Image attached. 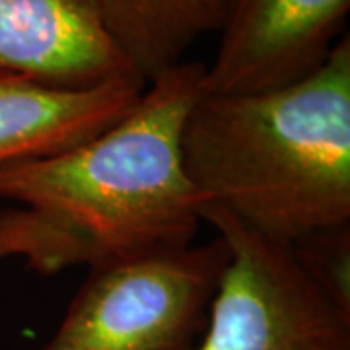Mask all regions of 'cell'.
Wrapping results in <instances>:
<instances>
[{
  "label": "cell",
  "mask_w": 350,
  "mask_h": 350,
  "mask_svg": "<svg viewBox=\"0 0 350 350\" xmlns=\"http://www.w3.org/2000/svg\"><path fill=\"white\" fill-rule=\"evenodd\" d=\"M144 88L138 76L66 90L0 75V165L49 156L100 135L135 107Z\"/></svg>",
  "instance_id": "7"
},
{
  "label": "cell",
  "mask_w": 350,
  "mask_h": 350,
  "mask_svg": "<svg viewBox=\"0 0 350 350\" xmlns=\"http://www.w3.org/2000/svg\"><path fill=\"white\" fill-rule=\"evenodd\" d=\"M115 47L146 84L220 31L234 0H96Z\"/></svg>",
  "instance_id": "8"
},
{
  "label": "cell",
  "mask_w": 350,
  "mask_h": 350,
  "mask_svg": "<svg viewBox=\"0 0 350 350\" xmlns=\"http://www.w3.org/2000/svg\"><path fill=\"white\" fill-rule=\"evenodd\" d=\"M290 251L313 284L350 315V224L315 232Z\"/></svg>",
  "instance_id": "9"
},
{
  "label": "cell",
  "mask_w": 350,
  "mask_h": 350,
  "mask_svg": "<svg viewBox=\"0 0 350 350\" xmlns=\"http://www.w3.org/2000/svg\"><path fill=\"white\" fill-rule=\"evenodd\" d=\"M0 75L66 90L138 76L96 0H0Z\"/></svg>",
  "instance_id": "6"
},
{
  "label": "cell",
  "mask_w": 350,
  "mask_h": 350,
  "mask_svg": "<svg viewBox=\"0 0 350 350\" xmlns=\"http://www.w3.org/2000/svg\"><path fill=\"white\" fill-rule=\"evenodd\" d=\"M228 259L216 236L90 269L41 350H195Z\"/></svg>",
  "instance_id": "3"
},
{
  "label": "cell",
  "mask_w": 350,
  "mask_h": 350,
  "mask_svg": "<svg viewBox=\"0 0 350 350\" xmlns=\"http://www.w3.org/2000/svg\"><path fill=\"white\" fill-rule=\"evenodd\" d=\"M350 0H234L204 94H257L298 82L325 63Z\"/></svg>",
  "instance_id": "5"
},
{
  "label": "cell",
  "mask_w": 350,
  "mask_h": 350,
  "mask_svg": "<svg viewBox=\"0 0 350 350\" xmlns=\"http://www.w3.org/2000/svg\"><path fill=\"white\" fill-rule=\"evenodd\" d=\"M181 158L204 206L278 245L350 224V38L312 75L257 94H200Z\"/></svg>",
  "instance_id": "2"
},
{
  "label": "cell",
  "mask_w": 350,
  "mask_h": 350,
  "mask_svg": "<svg viewBox=\"0 0 350 350\" xmlns=\"http://www.w3.org/2000/svg\"><path fill=\"white\" fill-rule=\"evenodd\" d=\"M204 66L183 61L150 80L100 135L0 165V262L51 276L193 243L204 200L181 158V131Z\"/></svg>",
  "instance_id": "1"
},
{
  "label": "cell",
  "mask_w": 350,
  "mask_h": 350,
  "mask_svg": "<svg viewBox=\"0 0 350 350\" xmlns=\"http://www.w3.org/2000/svg\"><path fill=\"white\" fill-rule=\"evenodd\" d=\"M230 259L195 350H350V315L306 276L286 245L202 206Z\"/></svg>",
  "instance_id": "4"
}]
</instances>
